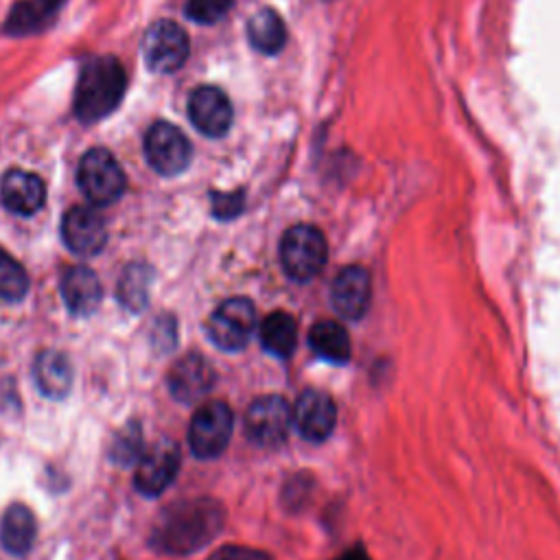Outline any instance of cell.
Instances as JSON below:
<instances>
[{
    "label": "cell",
    "mask_w": 560,
    "mask_h": 560,
    "mask_svg": "<svg viewBox=\"0 0 560 560\" xmlns=\"http://www.w3.org/2000/svg\"><path fill=\"white\" fill-rule=\"evenodd\" d=\"M223 523L225 510L217 499H182L158 512L149 542L160 553L186 556L217 538Z\"/></svg>",
    "instance_id": "obj_1"
},
{
    "label": "cell",
    "mask_w": 560,
    "mask_h": 560,
    "mask_svg": "<svg viewBox=\"0 0 560 560\" xmlns=\"http://www.w3.org/2000/svg\"><path fill=\"white\" fill-rule=\"evenodd\" d=\"M127 88V72L122 63L112 55L90 57L79 72L72 109L74 116L85 122H98L109 116L122 101Z\"/></svg>",
    "instance_id": "obj_2"
},
{
    "label": "cell",
    "mask_w": 560,
    "mask_h": 560,
    "mask_svg": "<svg viewBox=\"0 0 560 560\" xmlns=\"http://www.w3.org/2000/svg\"><path fill=\"white\" fill-rule=\"evenodd\" d=\"M326 238L315 225H293L280 241V262L289 278L306 282L315 278L326 262Z\"/></svg>",
    "instance_id": "obj_3"
},
{
    "label": "cell",
    "mask_w": 560,
    "mask_h": 560,
    "mask_svg": "<svg viewBox=\"0 0 560 560\" xmlns=\"http://www.w3.org/2000/svg\"><path fill=\"white\" fill-rule=\"evenodd\" d=\"M77 184L94 206H109L125 192V173L107 149H90L77 168Z\"/></svg>",
    "instance_id": "obj_4"
},
{
    "label": "cell",
    "mask_w": 560,
    "mask_h": 560,
    "mask_svg": "<svg viewBox=\"0 0 560 560\" xmlns=\"http://www.w3.org/2000/svg\"><path fill=\"white\" fill-rule=\"evenodd\" d=\"M190 52V42L186 31L173 20L153 22L140 42V55L149 70L153 72H175L184 66Z\"/></svg>",
    "instance_id": "obj_5"
},
{
    "label": "cell",
    "mask_w": 560,
    "mask_h": 560,
    "mask_svg": "<svg viewBox=\"0 0 560 560\" xmlns=\"http://www.w3.org/2000/svg\"><path fill=\"white\" fill-rule=\"evenodd\" d=\"M142 149L149 166L164 177L184 173L192 158V147L184 131L166 120H155L147 129Z\"/></svg>",
    "instance_id": "obj_6"
},
{
    "label": "cell",
    "mask_w": 560,
    "mask_h": 560,
    "mask_svg": "<svg viewBox=\"0 0 560 560\" xmlns=\"http://www.w3.org/2000/svg\"><path fill=\"white\" fill-rule=\"evenodd\" d=\"M256 328V308L247 298H230L221 302L208 319L210 341L228 352L243 350Z\"/></svg>",
    "instance_id": "obj_7"
},
{
    "label": "cell",
    "mask_w": 560,
    "mask_h": 560,
    "mask_svg": "<svg viewBox=\"0 0 560 560\" xmlns=\"http://www.w3.org/2000/svg\"><path fill=\"white\" fill-rule=\"evenodd\" d=\"M234 429V416L228 402L223 400H210L201 405L188 429V444L190 451L201 459H212L221 455L232 438Z\"/></svg>",
    "instance_id": "obj_8"
},
{
    "label": "cell",
    "mask_w": 560,
    "mask_h": 560,
    "mask_svg": "<svg viewBox=\"0 0 560 560\" xmlns=\"http://www.w3.org/2000/svg\"><path fill=\"white\" fill-rule=\"evenodd\" d=\"M291 409L282 396L256 398L245 411V435L262 448H278L289 438Z\"/></svg>",
    "instance_id": "obj_9"
},
{
    "label": "cell",
    "mask_w": 560,
    "mask_h": 560,
    "mask_svg": "<svg viewBox=\"0 0 560 560\" xmlns=\"http://www.w3.org/2000/svg\"><path fill=\"white\" fill-rule=\"evenodd\" d=\"M179 446L171 440H160L149 446L138 459L136 490L144 497L162 494L179 470Z\"/></svg>",
    "instance_id": "obj_10"
},
{
    "label": "cell",
    "mask_w": 560,
    "mask_h": 560,
    "mask_svg": "<svg viewBox=\"0 0 560 560\" xmlns=\"http://www.w3.org/2000/svg\"><path fill=\"white\" fill-rule=\"evenodd\" d=\"M188 118L208 138H221L232 127V103L228 94L214 85H199L188 96Z\"/></svg>",
    "instance_id": "obj_11"
},
{
    "label": "cell",
    "mask_w": 560,
    "mask_h": 560,
    "mask_svg": "<svg viewBox=\"0 0 560 560\" xmlns=\"http://www.w3.org/2000/svg\"><path fill=\"white\" fill-rule=\"evenodd\" d=\"M61 238L70 252L96 256L107 241V228L92 206H72L61 219Z\"/></svg>",
    "instance_id": "obj_12"
},
{
    "label": "cell",
    "mask_w": 560,
    "mask_h": 560,
    "mask_svg": "<svg viewBox=\"0 0 560 560\" xmlns=\"http://www.w3.org/2000/svg\"><path fill=\"white\" fill-rule=\"evenodd\" d=\"M291 422L308 442H324L337 422L335 400L319 389H306L298 396L291 409Z\"/></svg>",
    "instance_id": "obj_13"
},
{
    "label": "cell",
    "mask_w": 560,
    "mask_h": 560,
    "mask_svg": "<svg viewBox=\"0 0 560 560\" xmlns=\"http://www.w3.org/2000/svg\"><path fill=\"white\" fill-rule=\"evenodd\" d=\"M168 389L179 402L201 400L214 385V368L199 352H188L168 370Z\"/></svg>",
    "instance_id": "obj_14"
},
{
    "label": "cell",
    "mask_w": 560,
    "mask_h": 560,
    "mask_svg": "<svg viewBox=\"0 0 560 560\" xmlns=\"http://www.w3.org/2000/svg\"><path fill=\"white\" fill-rule=\"evenodd\" d=\"M332 308L343 319H361L372 302V278L363 267H346L337 273L330 289Z\"/></svg>",
    "instance_id": "obj_15"
},
{
    "label": "cell",
    "mask_w": 560,
    "mask_h": 560,
    "mask_svg": "<svg viewBox=\"0 0 560 560\" xmlns=\"http://www.w3.org/2000/svg\"><path fill=\"white\" fill-rule=\"evenodd\" d=\"M0 201L13 214H35L46 201V186L39 175L22 168H11L0 182Z\"/></svg>",
    "instance_id": "obj_16"
},
{
    "label": "cell",
    "mask_w": 560,
    "mask_h": 560,
    "mask_svg": "<svg viewBox=\"0 0 560 560\" xmlns=\"http://www.w3.org/2000/svg\"><path fill=\"white\" fill-rule=\"evenodd\" d=\"M61 295L72 315L85 317V315L94 313L101 302V295H103L98 276L90 267H83V265H74V267L66 269V273L61 278Z\"/></svg>",
    "instance_id": "obj_17"
},
{
    "label": "cell",
    "mask_w": 560,
    "mask_h": 560,
    "mask_svg": "<svg viewBox=\"0 0 560 560\" xmlns=\"http://www.w3.org/2000/svg\"><path fill=\"white\" fill-rule=\"evenodd\" d=\"M66 0H20L11 7L2 31L13 37L42 33L50 26Z\"/></svg>",
    "instance_id": "obj_18"
},
{
    "label": "cell",
    "mask_w": 560,
    "mask_h": 560,
    "mask_svg": "<svg viewBox=\"0 0 560 560\" xmlns=\"http://www.w3.org/2000/svg\"><path fill=\"white\" fill-rule=\"evenodd\" d=\"M35 383L39 392L48 398H63L72 387V365L70 359L55 348H46L35 357L33 363Z\"/></svg>",
    "instance_id": "obj_19"
},
{
    "label": "cell",
    "mask_w": 560,
    "mask_h": 560,
    "mask_svg": "<svg viewBox=\"0 0 560 560\" xmlns=\"http://www.w3.org/2000/svg\"><path fill=\"white\" fill-rule=\"evenodd\" d=\"M37 523L24 503H11L0 521V542L13 556H24L35 542Z\"/></svg>",
    "instance_id": "obj_20"
},
{
    "label": "cell",
    "mask_w": 560,
    "mask_h": 560,
    "mask_svg": "<svg viewBox=\"0 0 560 560\" xmlns=\"http://www.w3.org/2000/svg\"><path fill=\"white\" fill-rule=\"evenodd\" d=\"M308 346L315 354L330 363H346L350 359V337L348 330L332 319L317 322L308 330Z\"/></svg>",
    "instance_id": "obj_21"
},
{
    "label": "cell",
    "mask_w": 560,
    "mask_h": 560,
    "mask_svg": "<svg viewBox=\"0 0 560 560\" xmlns=\"http://www.w3.org/2000/svg\"><path fill=\"white\" fill-rule=\"evenodd\" d=\"M247 37L258 52L276 55L287 42V28L273 9H260L247 22Z\"/></svg>",
    "instance_id": "obj_22"
},
{
    "label": "cell",
    "mask_w": 560,
    "mask_h": 560,
    "mask_svg": "<svg viewBox=\"0 0 560 560\" xmlns=\"http://www.w3.org/2000/svg\"><path fill=\"white\" fill-rule=\"evenodd\" d=\"M258 335L262 348L280 359H289L298 343L295 319L284 311H273L271 315H267L260 324Z\"/></svg>",
    "instance_id": "obj_23"
},
{
    "label": "cell",
    "mask_w": 560,
    "mask_h": 560,
    "mask_svg": "<svg viewBox=\"0 0 560 560\" xmlns=\"http://www.w3.org/2000/svg\"><path fill=\"white\" fill-rule=\"evenodd\" d=\"M151 280H153V271L147 262L127 265L118 280V300L129 311H142L149 302Z\"/></svg>",
    "instance_id": "obj_24"
},
{
    "label": "cell",
    "mask_w": 560,
    "mask_h": 560,
    "mask_svg": "<svg viewBox=\"0 0 560 560\" xmlns=\"http://www.w3.org/2000/svg\"><path fill=\"white\" fill-rule=\"evenodd\" d=\"M28 291V273L26 269L0 247V298L9 302H18Z\"/></svg>",
    "instance_id": "obj_25"
},
{
    "label": "cell",
    "mask_w": 560,
    "mask_h": 560,
    "mask_svg": "<svg viewBox=\"0 0 560 560\" xmlns=\"http://www.w3.org/2000/svg\"><path fill=\"white\" fill-rule=\"evenodd\" d=\"M142 429L131 420L116 433L109 455L118 466H131L142 457Z\"/></svg>",
    "instance_id": "obj_26"
},
{
    "label": "cell",
    "mask_w": 560,
    "mask_h": 560,
    "mask_svg": "<svg viewBox=\"0 0 560 560\" xmlns=\"http://www.w3.org/2000/svg\"><path fill=\"white\" fill-rule=\"evenodd\" d=\"M232 4L234 0H188L184 13L197 24H214L232 9Z\"/></svg>",
    "instance_id": "obj_27"
},
{
    "label": "cell",
    "mask_w": 560,
    "mask_h": 560,
    "mask_svg": "<svg viewBox=\"0 0 560 560\" xmlns=\"http://www.w3.org/2000/svg\"><path fill=\"white\" fill-rule=\"evenodd\" d=\"M210 197L217 219H234L243 210V192H212Z\"/></svg>",
    "instance_id": "obj_28"
},
{
    "label": "cell",
    "mask_w": 560,
    "mask_h": 560,
    "mask_svg": "<svg viewBox=\"0 0 560 560\" xmlns=\"http://www.w3.org/2000/svg\"><path fill=\"white\" fill-rule=\"evenodd\" d=\"M208 560H271L269 553L252 547H241V545H225L217 549Z\"/></svg>",
    "instance_id": "obj_29"
},
{
    "label": "cell",
    "mask_w": 560,
    "mask_h": 560,
    "mask_svg": "<svg viewBox=\"0 0 560 560\" xmlns=\"http://www.w3.org/2000/svg\"><path fill=\"white\" fill-rule=\"evenodd\" d=\"M337 560H368V556L363 553V549H350L348 553L339 556Z\"/></svg>",
    "instance_id": "obj_30"
}]
</instances>
